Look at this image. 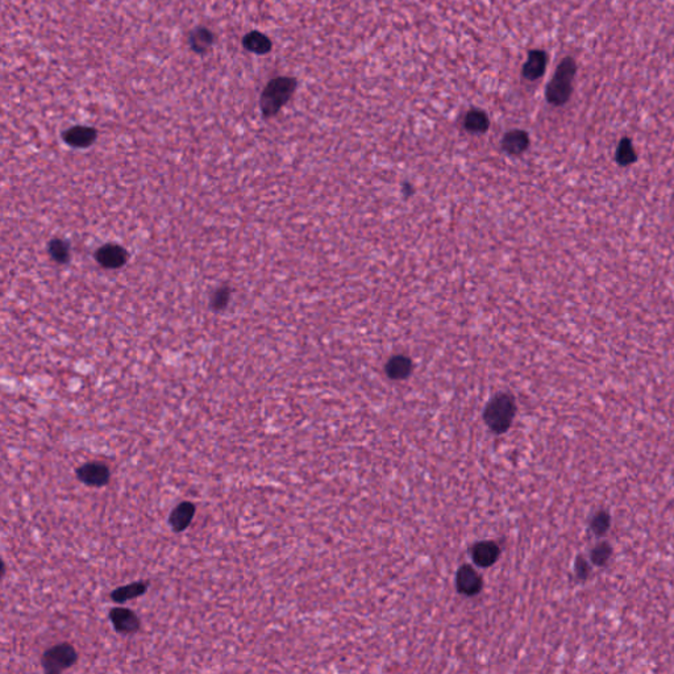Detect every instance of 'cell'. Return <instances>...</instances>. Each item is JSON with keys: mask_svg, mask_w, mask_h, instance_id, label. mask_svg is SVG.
<instances>
[{"mask_svg": "<svg viewBox=\"0 0 674 674\" xmlns=\"http://www.w3.org/2000/svg\"><path fill=\"white\" fill-rule=\"evenodd\" d=\"M64 140L74 148H87L97 140V131L90 126H73L64 133Z\"/></svg>", "mask_w": 674, "mask_h": 674, "instance_id": "obj_11", "label": "cell"}, {"mask_svg": "<svg viewBox=\"0 0 674 674\" xmlns=\"http://www.w3.org/2000/svg\"><path fill=\"white\" fill-rule=\"evenodd\" d=\"M244 46L256 55H267L271 49V41L261 32H251L244 39Z\"/></svg>", "mask_w": 674, "mask_h": 674, "instance_id": "obj_17", "label": "cell"}, {"mask_svg": "<svg viewBox=\"0 0 674 674\" xmlns=\"http://www.w3.org/2000/svg\"><path fill=\"white\" fill-rule=\"evenodd\" d=\"M296 90V79L293 77H278L267 84L261 95V111L265 117H271L281 111Z\"/></svg>", "mask_w": 674, "mask_h": 674, "instance_id": "obj_2", "label": "cell"}, {"mask_svg": "<svg viewBox=\"0 0 674 674\" xmlns=\"http://www.w3.org/2000/svg\"><path fill=\"white\" fill-rule=\"evenodd\" d=\"M197 507L193 502L184 501L175 506L168 517V524L174 532L186 531L195 517Z\"/></svg>", "mask_w": 674, "mask_h": 674, "instance_id": "obj_8", "label": "cell"}, {"mask_svg": "<svg viewBox=\"0 0 674 674\" xmlns=\"http://www.w3.org/2000/svg\"><path fill=\"white\" fill-rule=\"evenodd\" d=\"M617 160L620 165H630L636 160V152L631 140L624 139L620 141L617 151Z\"/></svg>", "mask_w": 674, "mask_h": 674, "instance_id": "obj_23", "label": "cell"}, {"mask_svg": "<svg viewBox=\"0 0 674 674\" xmlns=\"http://www.w3.org/2000/svg\"><path fill=\"white\" fill-rule=\"evenodd\" d=\"M457 588L465 595H476L482 589V578L476 569L463 565L457 573Z\"/></svg>", "mask_w": 674, "mask_h": 674, "instance_id": "obj_10", "label": "cell"}, {"mask_svg": "<svg viewBox=\"0 0 674 674\" xmlns=\"http://www.w3.org/2000/svg\"><path fill=\"white\" fill-rule=\"evenodd\" d=\"M515 414L517 405L514 398L508 394H498L485 408L483 419L495 434H503L511 427Z\"/></svg>", "mask_w": 674, "mask_h": 674, "instance_id": "obj_3", "label": "cell"}, {"mask_svg": "<svg viewBox=\"0 0 674 674\" xmlns=\"http://www.w3.org/2000/svg\"><path fill=\"white\" fill-rule=\"evenodd\" d=\"M78 661V652L69 643L50 646L42 653L41 666L45 673L58 674L70 669Z\"/></svg>", "mask_w": 674, "mask_h": 674, "instance_id": "obj_4", "label": "cell"}, {"mask_svg": "<svg viewBox=\"0 0 674 674\" xmlns=\"http://www.w3.org/2000/svg\"><path fill=\"white\" fill-rule=\"evenodd\" d=\"M49 254L58 264H66L70 260V245L66 240L53 239L49 242Z\"/></svg>", "mask_w": 674, "mask_h": 674, "instance_id": "obj_19", "label": "cell"}, {"mask_svg": "<svg viewBox=\"0 0 674 674\" xmlns=\"http://www.w3.org/2000/svg\"><path fill=\"white\" fill-rule=\"evenodd\" d=\"M613 555V548L607 541H601L590 552V561L595 566H604Z\"/></svg>", "mask_w": 674, "mask_h": 674, "instance_id": "obj_21", "label": "cell"}, {"mask_svg": "<svg viewBox=\"0 0 674 674\" xmlns=\"http://www.w3.org/2000/svg\"><path fill=\"white\" fill-rule=\"evenodd\" d=\"M148 590V585L145 582H132L124 586H120L111 593V599L115 604H126L131 599L140 598Z\"/></svg>", "mask_w": 674, "mask_h": 674, "instance_id": "obj_14", "label": "cell"}, {"mask_svg": "<svg viewBox=\"0 0 674 674\" xmlns=\"http://www.w3.org/2000/svg\"><path fill=\"white\" fill-rule=\"evenodd\" d=\"M110 620L113 630L123 635H132L140 630V618L129 608L113 607L110 611Z\"/></svg>", "mask_w": 674, "mask_h": 674, "instance_id": "obj_6", "label": "cell"}, {"mask_svg": "<svg viewBox=\"0 0 674 674\" xmlns=\"http://www.w3.org/2000/svg\"><path fill=\"white\" fill-rule=\"evenodd\" d=\"M463 126H465V129L472 132V133H483L489 129L490 126V120H489V116L488 113H483L482 110H470L469 113H466L465 116V120H463Z\"/></svg>", "mask_w": 674, "mask_h": 674, "instance_id": "obj_15", "label": "cell"}, {"mask_svg": "<svg viewBox=\"0 0 674 674\" xmlns=\"http://www.w3.org/2000/svg\"><path fill=\"white\" fill-rule=\"evenodd\" d=\"M95 258L99 264L106 269H119L126 265L128 261V252L122 245L106 244L97 251Z\"/></svg>", "mask_w": 674, "mask_h": 674, "instance_id": "obj_7", "label": "cell"}, {"mask_svg": "<svg viewBox=\"0 0 674 674\" xmlns=\"http://www.w3.org/2000/svg\"><path fill=\"white\" fill-rule=\"evenodd\" d=\"M610 526H611V517L607 511L604 510H599L597 511L593 518H591V521H590V528L591 531L594 532V535L602 537L604 535L608 532L610 530Z\"/></svg>", "mask_w": 674, "mask_h": 674, "instance_id": "obj_20", "label": "cell"}, {"mask_svg": "<svg viewBox=\"0 0 674 674\" xmlns=\"http://www.w3.org/2000/svg\"><path fill=\"white\" fill-rule=\"evenodd\" d=\"M530 145L528 133L521 129L507 132L502 140V148L508 155H521Z\"/></svg>", "mask_w": 674, "mask_h": 674, "instance_id": "obj_13", "label": "cell"}, {"mask_svg": "<svg viewBox=\"0 0 674 674\" xmlns=\"http://www.w3.org/2000/svg\"><path fill=\"white\" fill-rule=\"evenodd\" d=\"M548 57L546 52L543 50H531L528 53V58L526 64L523 65L521 75L527 81H537L539 78L543 77L547 68Z\"/></svg>", "mask_w": 674, "mask_h": 674, "instance_id": "obj_9", "label": "cell"}, {"mask_svg": "<svg viewBox=\"0 0 674 674\" xmlns=\"http://www.w3.org/2000/svg\"><path fill=\"white\" fill-rule=\"evenodd\" d=\"M411 370L412 363L405 356H395L386 365V373L392 379L407 378Z\"/></svg>", "mask_w": 674, "mask_h": 674, "instance_id": "obj_16", "label": "cell"}, {"mask_svg": "<svg viewBox=\"0 0 674 674\" xmlns=\"http://www.w3.org/2000/svg\"><path fill=\"white\" fill-rule=\"evenodd\" d=\"M213 44V35L207 28H198L190 36V46L197 53H206Z\"/></svg>", "mask_w": 674, "mask_h": 674, "instance_id": "obj_18", "label": "cell"}, {"mask_svg": "<svg viewBox=\"0 0 674 674\" xmlns=\"http://www.w3.org/2000/svg\"><path fill=\"white\" fill-rule=\"evenodd\" d=\"M576 61L572 57L564 58L546 90L548 103L552 106H564L572 95L573 79L576 77Z\"/></svg>", "mask_w": 674, "mask_h": 674, "instance_id": "obj_1", "label": "cell"}, {"mask_svg": "<svg viewBox=\"0 0 674 674\" xmlns=\"http://www.w3.org/2000/svg\"><path fill=\"white\" fill-rule=\"evenodd\" d=\"M231 295H232V291H231V287L228 286H220L213 294H212V298H211V307L213 311H223V309L228 306L229 300H231Z\"/></svg>", "mask_w": 674, "mask_h": 674, "instance_id": "obj_22", "label": "cell"}, {"mask_svg": "<svg viewBox=\"0 0 674 674\" xmlns=\"http://www.w3.org/2000/svg\"><path fill=\"white\" fill-rule=\"evenodd\" d=\"M75 474L82 483L90 488H104L111 479L108 465L100 461H90L81 465Z\"/></svg>", "mask_w": 674, "mask_h": 674, "instance_id": "obj_5", "label": "cell"}, {"mask_svg": "<svg viewBox=\"0 0 674 674\" xmlns=\"http://www.w3.org/2000/svg\"><path fill=\"white\" fill-rule=\"evenodd\" d=\"M499 553H501L499 547L494 541H489V540L477 543L472 549L473 560L478 566L482 568H489L494 565L499 557Z\"/></svg>", "mask_w": 674, "mask_h": 674, "instance_id": "obj_12", "label": "cell"}, {"mask_svg": "<svg viewBox=\"0 0 674 674\" xmlns=\"http://www.w3.org/2000/svg\"><path fill=\"white\" fill-rule=\"evenodd\" d=\"M575 572H576V577L579 581H585L590 576L589 562L584 556L577 557L576 564H575Z\"/></svg>", "mask_w": 674, "mask_h": 674, "instance_id": "obj_24", "label": "cell"}]
</instances>
